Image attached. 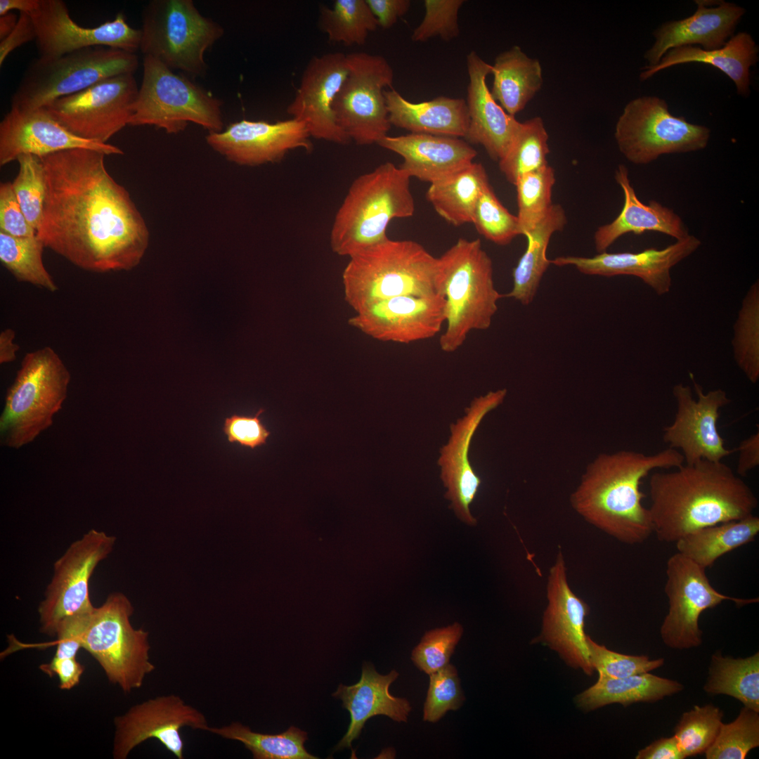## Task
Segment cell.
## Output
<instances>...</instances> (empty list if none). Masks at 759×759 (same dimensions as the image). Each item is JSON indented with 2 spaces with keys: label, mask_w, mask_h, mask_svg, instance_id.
I'll list each match as a JSON object with an SVG mask.
<instances>
[{
  "label": "cell",
  "mask_w": 759,
  "mask_h": 759,
  "mask_svg": "<svg viewBox=\"0 0 759 759\" xmlns=\"http://www.w3.org/2000/svg\"><path fill=\"white\" fill-rule=\"evenodd\" d=\"M689 375L697 398L693 397L690 387L681 383L673 387L676 412L673 422L663 428V440L682 454L685 464L701 460L722 461L735 452L725 447L718 427L720 410L731 399L721 389L704 394L694 375Z\"/></svg>",
  "instance_id": "18"
},
{
  "label": "cell",
  "mask_w": 759,
  "mask_h": 759,
  "mask_svg": "<svg viewBox=\"0 0 759 759\" xmlns=\"http://www.w3.org/2000/svg\"><path fill=\"white\" fill-rule=\"evenodd\" d=\"M15 332L11 328H7L0 334V363H11L16 359L17 351L19 346L14 342Z\"/></svg>",
  "instance_id": "62"
},
{
  "label": "cell",
  "mask_w": 759,
  "mask_h": 759,
  "mask_svg": "<svg viewBox=\"0 0 759 759\" xmlns=\"http://www.w3.org/2000/svg\"><path fill=\"white\" fill-rule=\"evenodd\" d=\"M548 138L540 117L520 122L507 153L498 161L500 170L510 183L514 185L525 173L548 165Z\"/></svg>",
  "instance_id": "41"
},
{
  "label": "cell",
  "mask_w": 759,
  "mask_h": 759,
  "mask_svg": "<svg viewBox=\"0 0 759 759\" xmlns=\"http://www.w3.org/2000/svg\"><path fill=\"white\" fill-rule=\"evenodd\" d=\"M738 452L736 474L744 477L759 465V431L742 440L735 452Z\"/></svg>",
  "instance_id": "60"
},
{
  "label": "cell",
  "mask_w": 759,
  "mask_h": 759,
  "mask_svg": "<svg viewBox=\"0 0 759 759\" xmlns=\"http://www.w3.org/2000/svg\"><path fill=\"white\" fill-rule=\"evenodd\" d=\"M37 31L39 57L56 58L91 46H109L136 53L140 50L141 30L131 27L119 13L110 21L85 27L70 17L62 0H39L30 13Z\"/></svg>",
  "instance_id": "20"
},
{
  "label": "cell",
  "mask_w": 759,
  "mask_h": 759,
  "mask_svg": "<svg viewBox=\"0 0 759 759\" xmlns=\"http://www.w3.org/2000/svg\"><path fill=\"white\" fill-rule=\"evenodd\" d=\"M44 245L36 235L13 237L0 231V261L18 280L54 292L58 286L42 259Z\"/></svg>",
  "instance_id": "43"
},
{
  "label": "cell",
  "mask_w": 759,
  "mask_h": 759,
  "mask_svg": "<svg viewBox=\"0 0 759 759\" xmlns=\"http://www.w3.org/2000/svg\"><path fill=\"white\" fill-rule=\"evenodd\" d=\"M711 130L669 112L666 101L653 96L638 97L625 106L615 127L620 152L630 162L647 164L665 154L705 148Z\"/></svg>",
  "instance_id": "12"
},
{
  "label": "cell",
  "mask_w": 759,
  "mask_h": 759,
  "mask_svg": "<svg viewBox=\"0 0 759 759\" xmlns=\"http://www.w3.org/2000/svg\"><path fill=\"white\" fill-rule=\"evenodd\" d=\"M305 124L294 118L273 123L242 119L220 132L208 133L207 145L228 161L257 167L281 161L290 150L313 149Z\"/></svg>",
  "instance_id": "22"
},
{
  "label": "cell",
  "mask_w": 759,
  "mask_h": 759,
  "mask_svg": "<svg viewBox=\"0 0 759 759\" xmlns=\"http://www.w3.org/2000/svg\"><path fill=\"white\" fill-rule=\"evenodd\" d=\"M379 26L391 27L410 9L409 0H365Z\"/></svg>",
  "instance_id": "59"
},
{
  "label": "cell",
  "mask_w": 759,
  "mask_h": 759,
  "mask_svg": "<svg viewBox=\"0 0 759 759\" xmlns=\"http://www.w3.org/2000/svg\"><path fill=\"white\" fill-rule=\"evenodd\" d=\"M384 94L391 125L410 133L465 137L469 124L466 100L439 96L413 103L394 89Z\"/></svg>",
  "instance_id": "32"
},
{
  "label": "cell",
  "mask_w": 759,
  "mask_h": 759,
  "mask_svg": "<svg viewBox=\"0 0 759 759\" xmlns=\"http://www.w3.org/2000/svg\"><path fill=\"white\" fill-rule=\"evenodd\" d=\"M759 533V517H748L706 526L681 538L677 552L706 569L724 554L752 542Z\"/></svg>",
  "instance_id": "38"
},
{
  "label": "cell",
  "mask_w": 759,
  "mask_h": 759,
  "mask_svg": "<svg viewBox=\"0 0 759 759\" xmlns=\"http://www.w3.org/2000/svg\"><path fill=\"white\" fill-rule=\"evenodd\" d=\"M445 305L443 294L398 296L363 306L348 323L376 340L409 344L440 332L446 321Z\"/></svg>",
  "instance_id": "21"
},
{
  "label": "cell",
  "mask_w": 759,
  "mask_h": 759,
  "mask_svg": "<svg viewBox=\"0 0 759 759\" xmlns=\"http://www.w3.org/2000/svg\"><path fill=\"white\" fill-rule=\"evenodd\" d=\"M488 185L484 167L473 162L444 179L430 183L426 197L440 216L459 226L472 223L476 202Z\"/></svg>",
  "instance_id": "37"
},
{
  "label": "cell",
  "mask_w": 759,
  "mask_h": 759,
  "mask_svg": "<svg viewBox=\"0 0 759 759\" xmlns=\"http://www.w3.org/2000/svg\"><path fill=\"white\" fill-rule=\"evenodd\" d=\"M377 145L400 155L403 161L399 167L410 178L430 183L468 167L477 154L460 138L427 134L387 135Z\"/></svg>",
  "instance_id": "29"
},
{
  "label": "cell",
  "mask_w": 759,
  "mask_h": 759,
  "mask_svg": "<svg viewBox=\"0 0 759 759\" xmlns=\"http://www.w3.org/2000/svg\"><path fill=\"white\" fill-rule=\"evenodd\" d=\"M703 689L713 695L732 696L759 712V653L744 659L713 654Z\"/></svg>",
  "instance_id": "39"
},
{
  "label": "cell",
  "mask_w": 759,
  "mask_h": 759,
  "mask_svg": "<svg viewBox=\"0 0 759 759\" xmlns=\"http://www.w3.org/2000/svg\"><path fill=\"white\" fill-rule=\"evenodd\" d=\"M472 223L481 235L499 245H508L520 235L517 216L503 206L491 185L481 194Z\"/></svg>",
  "instance_id": "49"
},
{
  "label": "cell",
  "mask_w": 759,
  "mask_h": 759,
  "mask_svg": "<svg viewBox=\"0 0 759 759\" xmlns=\"http://www.w3.org/2000/svg\"><path fill=\"white\" fill-rule=\"evenodd\" d=\"M37 31L33 20L28 13H20L17 25L12 32L0 42V66L6 57L15 48L36 39Z\"/></svg>",
  "instance_id": "58"
},
{
  "label": "cell",
  "mask_w": 759,
  "mask_h": 759,
  "mask_svg": "<svg viewBox=\"0 0 759 759\" xmlns=\"http://www.w3.org/2000/svg\"><path fill=\"white\" fill-rule=\"evenodd\" d=\"M112 756L126 759L144 741L155 739L177 759L184 758V741L181 729L189 727L208 732L206 715L187 703L180 696L170 694L149 699L130 707L114 718Z\"/></svg>",
  "instance_id": "17"
},
{
  "label": "cell",
  "mask_w": 759,
  "mask_h": 759,
  "mask_svg": "<svg viewBox=\"0 0 759 759\" xmlns=\"http://www.w3.org/2000/svg\"><path fill=\"white\" fill-rule=\"evenodd\" d=\"M430 675L423 720L436 722L448 711L458 709L465 701L456 668L448 664Z\"/></svg>",
  "instance_id": "52"
},
{
  "label": "cell",
  "mask_w": 759,
  "mask_h": 759,
  "mask_svg": "<svg viewBox=\"0 0 759 759\" xmlns=\"http://www.w3.org/2000/svg\"><path fill=\"white\" fill-rule=\"evenodd\" d=\"M349 73L332 105L336 120L357 145L377 143L391 128L384 89L391 87L394 70L382 56L346 54Z\"/></svg>",
  "instance_id": "13"
},
{
  "label": "cell",
  "mask_w": 759,
  "mask_h": 759,
  "mask_svg": "<svg viewBox=\"0 0 759 759\" xmlns=\"http://www.w3.org/2000/svg\"><path fill=\"white\" fill-rule=\"evenodd\" d=\"M467 68L469 124L465 138L481 145L493 160L499 161L507 153L520 122L491 95L486 77L491 74L492 65L472 51L467 56Z\"/></svg>",
  "instance_id": "28"
},
{
  "label": "cell",
  "mask_w": 759,
  "mask_h": 759,
  "mask_svg": "<svg viewBox=\"0 0 759 759\" xmlns=\"http://www.w3.org/2000/svg\"><path fill=\"white\" fill-rule=\"evenodd\" d=\"M138 89L134 74H122L56 99L44 108L74 135L107 143L129 125Z\"/></svg>",
  "instance_id": "14"
},
{
  "label": "cell",
  "mask_w": 759,
  "mask_h": 759,
  "mask_svg": "<svg viewBox=\"0 0 759 759\" xmlns=\"http://www.w3.org/2000/svg\"><path fill=\"white\" fill-rule=\"evenodd\" d=\"M564 208L553 204L546 215L526 235L527 247L514 268L513 286L504 297L513 298L523 305L534 299L540 280L551 264L547 249L552 235L562 231L566 223Z\"/></svg>",
  "instance_id": "36"
},
{
  "label": "cell",
  "mask_w": 759,
  "mask_h": 759,
  "mask_svg": "<svg viewBox=\"0 0 759 759\" xmlns=\"http://www.w3.org/2000/svg\"><path fill=\"white\" fill-rule=\"evenodd\" d=\"M70 378L51 347L27 353L6 393L0 417L1 446L18 449L51 427L67 397Z\"/></svg>",
  "instance_id": "7"
},
{
  "label": "cell",
  "mask_w": 759,
  "mask_h": 759,
  "mask_svg": "<svg viewBox=\"0 0 759 759\" xmlns=\"http://www.w3.org/2000/svg\"><path fill=\"white\" fill-rule=\"evenodd\" d=\"M342 283L344 299L355 311L398 296L443 294L439 257L410 240L388 238L351 256Z\"/></svg>",
  "instance_id": "4"
},
{
  "label": "cell",
  "mask_w": 759,
  "mask_h": 759,
  "mask_svg": "<svg viewBox=\"0 0 759 759\" xmlns=\"http://www.w3.org/2000/svg\"><path fill=\"white\" fill-rule=\"evenodd\" d=\"M463 632L458 623L427 632L412 651L411 659L422 671L430 675L449 664Z\"/></svg>",
  "instance_id": "50"
},
{
  "label": "cell",
  "mask_w": 759,
  "mask_h": 759,
  "mask_svg": "<svg viewBox=\"0 0 759 759\" xmlns=\"http://www.w3.org/2000/svg\"><path fill=\"white\" fill-rule=\"evenodd\" d=\"M88 148L106 155H123L119 147L79 138L63 127L45 108H11L0 122V165L30 154L39 157L73 149Z\"/></svg>",
  "instance_id": "25"
},
{
  "label": "cell",
  "mask_w": 759,
  "mask_h": 759,
  "mask_svg": "<svg viewBox=\"0 0 759 759\" xmlns=\"http://www.w3.org/2000/svg\"><path fill=\"white\" fill-rule=\"evenodd\" d=\"M682 454L668 447L654 454L619 450L599 455L586 469L570 501L587 522L619 542L635 545L653 533L642 504V480L655 469L677 468Z\"/></svg>",
  "instance_id": "3"
},
{
  "label": "cell",
  "mask_w": 759,
  "mask_h": 759,
  "mask_svg": "<svg viewBox=\"0 0 759 759\" xmlns=\"http://www.w3.org/2000/svg\"><path fill=\"white\" fill-rule=\"evenodd\" d=\"M143 77L129 125H150L176 134L189 123L208 133L220 132L222 101L176 73L157 59L144 56Z\"/></svg>",
  "instance_id": "9"
},
{
  "label": "cell",
  "mask_w": 759,
  "mask_h": 759,
  "mask_svg": "<svg viewBox=\"0 0 759 759\" xmlns=\"http://www.w3.org/2000/svg\"><path fill=\"white\" fill-rule=\"evenodd\" d=\"M209 732L223 739L240 742L254 759H316L304 747L307 732L291 726L277 734L252 731L240 722L221 727H211Z\"/></svg>",
  "instance_id": "40"
},
{
  "label": "cell",
  "mask_w": 759,
  "mask_h": 759,
  "mask_svg": "<svg viewBox=\"0 0 759 759\" xmlns=\"http://www.w3.org/2000/svg\"><path fill=\"white\" fill-rule=\"evenodd\" d=\"M649 479V507L660 541L675 543L700 528L753 514L758 500L722 461L701 460Z\"/></svg>",
  "instance_id": "2"
},
{
  "label": "cell",
  "mask_w": 759,
  "mask_h": 759,
  "mask_svg": "<svg viewBox=\"0 0 759 759\" xmlns=\"http://www.w3.org/2000/svg\"><path fill=\"white\" fill-rule=\"evenodd\" d=\"M683 689L680 682L649 673L623 678L599 676L597 681L575 698L576 705L590 711L611 703L628 706L637 702H654Z\"/></svg>",
  "instance_id": "35"
},
{
  "label": "cell",
  "mask_w": 759,
  "mask_h": 759,
  "mask_svg": "<svg viewBox=\"0 0 759 759\" xmlns=\"http://www.w3.org/2000/svg\"><path fill=\"white\" fill-rule=\"evenodd\" d=\"M134 607L122 593L110 594L95 607L82 648L100 664L109 682L124 693L142 687L155 666L150 658L149 633L135 629L130 618Z\"/></svg>",
  "instance_id": "11"
},
{
  "label": "cell",
  "mask_w": 759,
  "mask_h": 759,
  "mask_svg": "<svg viewBox=\"0 0 759 759\" xmlns=\"http://www.w3.org/2000/svg\"><path fill=\"white\" fill-rule=\"evenodd\" d=\"M398 675L395 670L381 675L371 663L364 662L357 683L338 686L332 696L342 700V707L350 714V723L335 751L351 748L353 741L358 738L367 720L375 715H386L398 722H407L412 709L409 701L389 692V686Z\"/></svg>",
  "instance_id": "30"
},
{
  "label": "cell",
  "mask_w": 759,
  "mask_h": 759,
  "mask_svg": "<svg viewBox=\"0 0 759 759\" xmlns=\"http://www.w3.org/2000/svg\"><path fill=\"white\" fill-rule=\"evenodd\" d=\"M758 59V47L753 37L747 32H740L716 49L704 50L694 46L672 48L656 65L644 67L640 78L644 81L658 72L676 65L703 63L722 72L734 83L737 93L747 96L750 93V68Z\"/></svg>",
  "instance_id": "33"
},
{
  "label": "cell",
  "mask_w": 759,
  "mask_h": 759,
  "mask_svg": "<svg viewBox=\"0 0 759 759\" xmlns=\"http://www.w3.org/2000/svg\"><path fill=\"white\" fill-rule=\"evenodd\" d=\"M39 668L50 677L56 675L59 680L58 687L63 690H70L79 685L84 671V666L77 660L76 657L64 659L53 657L49 663L40 665Z\"/></svg>",
  "instance_id": "57"
},
{
  "label": "cell",
  "mask_w": 759,
  "mask_h": 759,
  "mask_svg": "<svg viewBox=\"0 0 759 759\" xmlns=\"http://www.w3.org/2000/svg\"><path fill=\"white\" fill-rule=\"evenodd\" d=\"M93 610L66 617L60 623L56 633L57 647L53 657H76L78 651L82 648Z\"/></svg>",
  "instance_id": "56"
},
{
  "label": "cell",
  "mask_w": 759,
  "mask_h": 759,
  "mask_svg": "<svg viewBox=\"0 0 759 759\" xmlns=\"http://www.w3.org/2000/svg\"><path fill=\"white\" fill-rule=\"evenodd\" d=\"M723 712L713 704L695 706L685 712L675 728V734L684 756L705 753L720 731Z\"/></svg>",
  "instance_id": "46"
},
{
  "label": "cell",
  "mask_w": 759,
  "mask_h": 759,
  "mask_svg": "<svg viewBox=\"0 0 759 759\" xmlns=\"http://www.w3.org/2000/svg\"><path fill=\"white\" fill-rule=\"evenodd\" d=\"M491 74V95L512 116L526 107L543 82L540 62L528 57L518 46L497 56Z\"/></svg>",
  "instance_id": "34"
},
{
  "label": "cell",
  "mask_w": 759,
  "mask_h": 759,
  "mask_svg": "<svg viewBox=\"0 0 759 759\" xmlns=\"http://www.w3.org/2000/svg\"><path fill=\"white\" fill-rule=\"evenodd\" d=\"M439 259L446 323L439 346L452 353L472 331L490 327L504 295L495 287L492 260L479 239L460 238Z\"/></svg>",
  "instance_id": "6"
},
{
  "label": "cell",
  "mask_w": 759,
  "mask_h": 759,
  "mask_svg": "<svg viewBox=\"0 0 759 759\" xmlns=\"http://www.w3.org/2000/svg\"><path fill=\"white\" fill-rule=\"evenodd\" d=\"M115 540L113 536L91 529L56 561L53 577L38 608L41 633L56 636L64 618L93 610L89 580L98 564L112 552Z\"/></svg>",
  "instance_id": "15"
},
{
  "label": "cell",
  "mask_w": 759,
  "mask_h": 759,
  "mask_svg": "<svg viewBox=\"0 0 759 759\" xmlns=\"http://www.w3.org/2000/svg\"><path fill=\"white\" fill-rule=\"evenodd\" d=\"M564 556L559 550L547 578V606L540 635L532 643H541L556 651L570 667L592 675L585 624L590 613L587 603L572 590Z\"/></svg>",
  "instance_id": "19"
},
{
  "label": "cell",
  "mask_w": 759,
  "mask_h": 759,
  "mask_svg": "<svg viewBox=\"0 0 759 759\" xmlns=\"http://www.w3.org/2000/svg\"><path fill=\"white\" fill-rule=\"evenodd\" d=\"M614 178L623 190L624 204L613 221L599 227L595 231L594 242L599 253L606 252L618 238L629 233L641 235L646 231H656L677 240L690 235L681 217L673 209L656 200L645 205L639 200L625 165H618Z\"/></svg>",
  "instance_id": "31"
},
{
  "label": "cell",
  "mask_w": 759,
  "mask_h": 759,
  "mask_svg": "<svg viewBox=\"0 0 759 759\" xmlns=\"http://www.w3.org/2000/svg\"><path fill=\"white\" fill-rule=\"evenodd\" d=\"M554 183V170L550 165L525 173L517 180L520 235L526 236L550 209Z\"/></svg>",
  "instance_id": "45"
},
{
  "label": "cell",
  "mask_w": 759,
  "mask_h": 759,
  "mask_svg": "<svg viewBox=\"0 0 759 759\" xmlns=\"http://www.w3.org/2000/svg\"><path fill=\"white\" fill-rule=\"evenodd\" d=\"M587 642L590 660L594 670L599 676L623 678L649 673L663 666V659L651 660L647 656H634L620 654L595 642L588 635Z\"/></svg>",
  "instance_id": "51"
},
{
  "label": "cell",
  "mask_w": 759,
  "mask_h": 759,
  "mask_svg": "<svg viewBox=\"0 0 759 759\" xmlns=\"http://www.w3.org/2000/svg\"><path fill=\"white\" fill-rule=\"evenodd\" d=\"M16 161L19 170L12 182L13 191L28 223L37 233L46 195L44 167L39 157L30 154L22 155Z\"/></svg>",
  "instance_id": "48"
},
{
  "label": "cell",
  "mask_w": 759,
  "mask_h": 759,
  "mask_svg": "<svg viewBox=\"0 0 759 759\" xmlns=\"http://www.w3.org/2000/svg\"><path fill=\"white\" fill-rule=\"evenodd\" d=\"M136 53L91 46L56 58L39 57L29 65L11 97V108L31 110L74 94L105 79L134 74Z\"/></svg>",
  "instance_id": "8"
},
{
  "label": "cell",
  "mask_w": 759,
  "mask_h": 759,
  "mask_svg": "<svg viewBox=\"0 0 759 759\" xmlns=\"http://www.w3.org/2000/svg\"><path fill=\"white\" fill-rule=\"evenodd\" d=\"M759 712L741 708L732 722L722 724L712 745L705 752L707 759H744L759 746Z\"/></svg>",
  "instance_id": "47"
},
{
  "label": "cell",
  "mask_w": 759,
  "mask_h": 759,
  "mask_svg": "<svg viewBox=\"0 0 759 759\" xmlns=\"http://www.w3.org/2000/svg\"><path fill=\"white\" fill-rule=\"evenodd\" d=\"M39 6V0H1L0 16L12 10L30 13Z\"/></svg>",
  "instance_id": "63"
},
{
  "label": "cell",
  "mask_w": 759,
  "mask_h": 759,
  "mask_svg": "<svg viewBox=\"0 0 759 759\" xmlns=\"http://www.w3.org/2000/svg\"><path fill=\"white\" fill-rule=\"evenodd\" d=\"M18 18L11 12L7 13L0 17V39L1 41L8 37L15 27Z\"/></svg>",
  "instance_id": "64"
},
{
  "label": "cell",
  "mask_w": 759,
  "mask_h": 759,
  "mask_svg": "<svg viewBox=\"0 0 759 759\" xmlns=\"http://www.w3.org/2000/svg\"><path fill=\"white\" fill-rule=\"evenodd\" d=\"M701 245L698 238L689 235L661 249L649 248L636 253L604 252L592 257H558L550 263L557 266H572L586 275L635 276L658 295H663L672 287V267L693 254Z\"/></svg>",
  "instance_id": "26"
},
{
  "label": "cell",
  "mask_w": 759,
  "mask_h": 759,
  "mask_svg": "<svg viewBox=\"0 0 759 759\" xmlns=\"http://www.w3.org/2000/svg\"><path fill=\"white\" fill-rule=\"evenodd\" d=\"M666 573L664 589L669 609L660 632L665 644L672 649H687L701 644L699 620L704 611L727 600L739 606L758 602V598H737L718 592L705 569L677 552L668 559Z\"/></svg>",
  "instance_id": "16"
},
{
  "label": "cell",
  "mask_w": 759,
  "mask_h": 759,
  "mask_svg": "<svg viewBox=\"0 0 759 759\" xmlns=\"http://www.w3.org/2000/svg\"><path fill=\"white\" fill-rule=\"evenodd\" d=\"M0 231L13 237H32L36 231L28 223L11 182L0 185Z\"/></svg>",
  "instance_id": "55"
},
{
  "label": "cell",
  "mask_w": 759,
  "mask_h": 759,
  "mask_svg": "<svg viewBox=\"0 0 759 759\" xmlns=\"http://www.w3.org/2000/svg\"><path fill=\"white\" fill-rule=\"evenodd\" d=\"M105 156L73 148L40 157L46 195L36 235L44 247L95 273L133 269L150 241L143 216L109 174Z\"/></svg>",
  "instance_id": "1"
},
{
  "label": "cell",
  "mask_w": 759,
  "mask_h": 759,
  "mask_svg": "<svg viewBox=\"0 0 759 759\" xmlns=\"http://www.w3.org/2000/svg\"><path fill=\"white\" fill-rule=\"evenodd\" d=\"M734 360L751 383L759 379V284L755 281L744 298L734 327Z\"/></svg>",
  "instance_id": "44"
},
{
  "label": "cell",
  "mask_w": 759,
  "mask_h": 759,
  "mask_svg": "<svg viewBox=\"0 0 759 759\" xmlns=\"http://www.w3.org/2000/svg\"><path fill=\"white\" fill-rule=\"evenodd\" d=\"M410 179L390 162L356 178L335 216L330 237L332 252L351 257L388 239L390 221L415 212Z\"/></svg>",
  "instance_id": "5"
},
{
  "label": "cell",
  "mask_w": 759,
  "mask_h": 759,
  "mask_svg": "<svg viewBox=\"0 0 759 759\" xmlns=\"http://www.w3.org/2000/svg\"><path fill=\"white\" fill-rule=\"evenodd\" d=\"M140 50L191 77L206 74V51L224 34L192 0H152L142 11Z\"/></svg>",
  "instance_id": "10"
},
{
  "label": "cell",
  "mask_w": 759,
  "mask_h": 759,
  "mask_svg": "<svg viewBox=\"0 0 759 759\" xmlns=\"http://www.w3.org/2000/svg\"><path fill=\"white\" fill-rule=\"evenodd\" d=\"M636 759H683L675 737L659 739L638 751Z\"/></svg>",
  "instance_id": "61"
},
{
  "label": "cell",
  "mask_w": 759,
  "mask_h": 759,
  "mask_svg": "<svg viewBox=\"0 0 759 759\" xmlns=\"http://www.w3.org/2000/svg\"><path fill=\"white\" fill-rule=\"evenodd\" d=\"M506 395L507 389H500L474 398L465 415L451 424L448 441L440 449L438 464L441 479L447 488L445 498L451 502L450 507L457 517L470 526L476 524L469 506L481 484L469 463L470 443L484 417L500 405Z\"/></svg>",
  "instance_id": "23"
},
{
  "label": "cell",
  "mask_w": 759,
  "mask_h": 759,
  "mask_svg": "<svg viewBox=\"0 0 759 759\" xmlns=\"http://www.w3.org/2000/svg\"><path fill=\"white\" fill-rule=\"evenodd\" d=\"M319 22L330 41L346 46L364 44L379 26L365 0H335L320 8Z\"/></svg>",
  "instance_id": "42"
},
{
  "label": "cell",
  "mask_w": 759,
  "mask_h": 759,
  "mask_svg": "<svg viewBox=\"0 0 759 759\" xmlns=\"http://www.w3.org/2000/svg\"><path fill=\"white\" fill-rule=\"evenodd\" d=\"M348 73L346 54L341 52L314 56L304 69L287 112L305 124L311 137L341 145L350 142L332 109Z\"/></svg>",
  "instance_id": "24"
},
{
  "label": "cell",
  "mask_w": 759,
  "mask_h": 759,
  "mask_svg": "<svg viewBox=\"0 0 759 759\" xmlns=\"http://www.w3.org/2000/svg\"><path fill=\"white\" fill-rule=\"evenodd\" d=\"M464 2L463 0H425L424 16L413 30L412 41L424 42L439 37L448 41L456 38L460 34L458 12Z\"/></svg>",
  "instance_id": "53"
},
{
  "label": "cell",
  "mask_w": 759,
  "mask_h": 759,
  "mask_svg": "<svg viewBox=\"0 0 759 759\" xmlns=\"http://www.w3.org/2000/svg\"><path fill=\"white\" fill-rule=\"evenodd\" d=\"M696 11L689 17L663 23L654 32L655 41L647 51V65H656L669 50L699 44L704 50L723 46L745 14V9L724 1H695Z\"/></svg>",
  "instance_id": "27"
},
{
  "label": "cell",
  "mask_w": 759,
  "mask_h": 759,
  "mask_svg": "<svg viewBox=\"0 0 759 759\" xmlns=\"http://www.w3.org/2000/svg\"><path fill=\"white\" fill-rule=\"evenodd\" d=\"M264 412L260 408L254 415L233 414L226 417L223 432L228 441L252 450L266 444L271 432L261 418Z\"/></svg>",
  "instance_id": "54"
}]
</instances>
